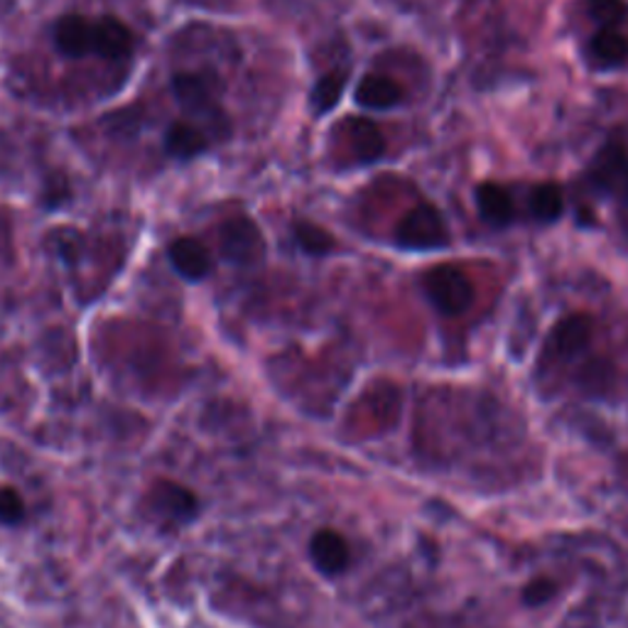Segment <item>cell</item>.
Masks as SVG:
<instances>
[{"label":"cell","instance_id":"cell-1","mask_svg":"<svg viewBox=\"0 0 628 628\" xmlns=\"http://www.w3.org/2000/svg\"><path fill=\"white\" fill-rule=\"evenodd\" d=\"M396 243L408 251H439L449 243L447 221L437 206L418 204L402 216L396 229Z\"/></svg>","mask_w":628,"mask_h":628},{"label":"cell","instance_id":"cell-2","mask_svg":"<svg viewBox=\"0 0 628 628\" xmlns=\"http://www.w3.org/2000/svg\"><path fill=\"white\" fill-rule=\"evenodd\" d=\"M172 92L186 113L200 116L212 125L226 123V116L216 101L219 76L212 72H180L172 76Z\"/></svg>","mask_w":628,"mask_h":628},{"label":"cell","instance_id":"cell-3","mask_svg":"<svg viewBox=\"0 0 628 628\" xmlns=\"http://www.w3.org/2000/svg\"><path fill=\"white\" fill-rule=\"evenodd\" d=\"M425 292L430 302L442 314H461L471 307L474 302V285L467 278V273L457 268V265H435L425 273Z\"/></svg>","mask_w":628,"mask_h":628},{"label":"cell","instance_id":"cell-4","mask_svg":"<svg viewBox=\"0 0 628 628\" xmlns=\"http://www.w3.org/2000/svg\"><path fill=\"white\" fill-rule=\"evenodd\" d=\"M221 255L233 265H255L265 255V239L258 224L249 216L229 219L219 231Z\"/></svg>","mask_w":628,"mask_h":628},{"label":"cell","instance_id":"cell-5","mask_svg":"<svg viewBox=\"0 0 628 628\" xmlns=\"http://www.w3.org/2000/svg\"><path fill=\"white\" fill-rule=\"evenodd\" d=\"M594 331V319L584 312L567 314L559 319L547 337V349L555 359H572L582 351Z\"/></svg>","mask_w":628,"mask_h":628},{"label":"cell","instance_id":"cell-6","mask_svg":"<svg viewBox=\"0 0 628 628\" xmlns=\"http://www.w3.org/2000/svg\"><path fill=\"white\" fill-rule=\"evenodd\" d=\"M310 557L314 567L319 569L324 577H337L347 572L351 563L349 543L341 533L331 528H322L310 540Z\"/></svg>","mask_w":628,"mask_h":628},{"label":"cell","instance_id":"cell-7","mask_svg":"<svg viewBox=\"0 0 628 628\" xmlns=\"http://www.w3.org/2000/svg\"><path fill=\"white\" fill-rule=\"evenodd\" d=\"M135 37L131 27L121 23L118 17L104 15L94 20V49L92 55H98L104 59H125L133 52Z\"/></svg>","mask_w":628,"mask_h":628},{"label":"cell","instance_id":"cell-8","mask_svg":"<svg viewBox=\"0 0 628 628\" xmlns=\"http://www.w3.org/2000/svg\"><path fill=\"white\" fill-rule=\"evenodd\" d=\"M55 45L64 57H86L94 49V20L84 15H64L55 25Z\"/></svg>","mask_w":628,"mask_h":628},{"label":"cell","instance_id":"cell-9","mask_svg":"<svg viewBox=\"0 0 628 628\" xmlns=\"http://www.w3.org/2000/svg\"><path fill=\"white\" fill-rule=\"evenodd\" d=\"M167 255H170L172 268L180 273L184 280H204L212 270L209 251H206L202 241L192 239V235H182V239L172 241L170 249H167Z\"/></svg>","mask_w":628,"mask_h":628},{"label":"cell","instance_id":"cell-10","mask_svg":"<svg viewBox=\"0 0 628 628\" xmlns=\"http://www.w3.org/2000/svg\"><path fill=\"white\" fill-rule=\"evenodd\" d=\"M628 170V153L621 143H606L602 150L594 155V162L589 167V177L599 190H616L624 184Z\"/></svg>","mask_w":628,"mask_h":628},{"label":"cell","instance_id":"cell-11","mask_svg":"<svg viewBox=\"0 0 628 628\" xmlns=\"http://www.w3.org/2000/svg\"><path fill=\"white\" fill-rule=\"evenodd\" d=\"M150 504L157 514H165L172 520H190L196 514V496L172 481H157L150 491Z\"/></svg>","mask_w":628,"mask_h":628},{"label":"cell","instance_id":"cell-12","mask_svg":"<svg viewBox=\"0 0 628 628\" xmlns=\"http://www.w3.org/2000/svg\"><path fill=\"white\" fill-rule=\"evenodd\" d=\"M347 135L353 155L361 162H376L378 157L386 153V141H383L381 128L371 121V118L351 116L347 121Z\"/></svg>","mask_w":628,"mask_h":628},{"label":"cell","instance_id":"cell-13","mask_svg":"<svg viewBox=\"0 0 628 628\" xmlns=\"http://www.w3.org/2000/svg\"><path fill=\"white\" fill-rule=\"evenodd\" d=\"M402 98L400 86L383 74H366L357 86V104L371 111H386Z\"/></svg>","mask_w":628,"mask_h":628},{"label":"cell","instance_id":"cell-14","mask_svg":"<svg viewBox=\"0 0 628 628\" xmlns=\"http://www.w3.org/2000/svg\"><path fill=\"white\" fill-rule=\"evenodd\" d=\"M476 206L481 219L488 221L491 226H506L514 221V200L506 186L494 184V182H484L476 186Z\"/></svg>","mask_w":628,"mask_h":628},{"label":"cell","instance_id":"cell-15","mask_svg":"<svg viewBox=\"0 0 628 628\" xmlns=\"http://www.w3.org/2000/svg\"><path fill=\"white\" fill-rule=\"evenodd\" d=\"M209 147V137H206L200 128L184 121H174L165 133V150L167 155L177 157V160H192V157L202 155Z\"/></svg>","mask_w":628,"mask_h":628},{"label":"cell","instance_id":"cell-16","mask_svg":"<svg viewBox=\"0 0 628 628\" xmlns=\"http://www.w3.org/2000/svg\"><path fill=\"white\" fill-rule=\"evenodd\" d=\"M589 57L602 69L624 64L628 57V37L618 33L616 27H602L589 43Z\"/></svg>","mask_w":628,"mask_h":628},{"label":"cell","instance_id":"cell-17","mask_svg":"<svg viewBox=\"0 0 628 628\" xmlns=\"http://www.w3.org/2000/svg\"><path fill=\"white\" fill-rule=\"evenodd\" d=\"M528 204H530V214H533L538 221L553 224L559 219V216H563V209H565L563 190H559L555 182L538 184L533 186V192H530Z\"/></svg>","mask_w":628,"mask_h":628},{"label":"cell","instance_id":"cell-18","mask_svg":"<svg viewBox=\"0 0 628 628\" xmlns=\"http://www.w3.org/2000/svg\"><path fill=\"white\" fill-rule=\"evenodd\" d=\"M343 86H347V76L341 72H329L324 74L317 84H314L312 94H310V104L312 111L317 116L329 113L334 106L339 104V98L343 94Z\"/></svg>","mask_w":628,"mask_h":628},{"label":"cell","instance_id":"cell-19","mask_svg":"<svg viewBox=\"0 0 628 628\" xmlns=\"http://www.w3.org/2000/svg\"><path fill=\"white\" fill-rule=\"evenodd\" d=\"M294 241L310 255H327L334 251V235L312 221L294 224Z\"/></svg>","mask_w":628,"mask_h":628},{"label":"cell","instance_id":"cell-20","mask_svg":"<svg viewBox=\"0 0 628 628\" xmlns=\"http://www.w3.org/2000/svg\"><path fill=\"white\" fill-rule=\"evenodd\" d=\"M614 383V366L606 359H589L582 371H579V386L592 392V396H602Z\"/></svg>","mask_w":628,"mask_h":628},{"label":"cell","instance_id":"cell-21","mask_svg":"<svg viewBox=\"0 0 628 628\" xmlns=\"http://www.w3.org/2000/svg\"><path fill=\"white\" fill-rule=\"evenodd\" d=\"M584 10L599 27H618L628 15V3L626 0H584Z\"/></svg>","mask_w":628,"mask_h":628},{"label":"cell","instance_id":"cell-22","mask_svg":"<svg viewBox=\"0 0 628 628\" xmlns=\"http://www.w3.org/2000/svg\"><path fill=\"white\" fill-rule=\"evenodd\" d=\"M557 594V582L550 577H535L533 582H528L523 587V604L530 608H538V606H545L547 602H553Z\"/></svg>","mask_w":628,"mask_h":628},{"label":"cell","instance_id":"cell-23","mask_svg":"<svg viewBox=\"0 0 628 628\" xmlns=\"http://www.w3.org/2000/svg\"><path fill=\"white\" fill-rule=\"evenodd\" d=\"M25 518V504L23 496L17 494L15 488H0V523L5 526H15L20 520Z\"/></svg>","mask_w":628,"mask_h":628},{"label":"cell","instance_id":"cell-24","mask_svg":"<svg viewBox=\"0 0 628 628\" xmlns=\"http://www.w3.org/2000/svg\"><path fill=\"white\" fill-rule=\"evenodd\" d=\"M624 190L628 192V170H626V177H624Z\"/></svg>","mask_w":628,"mask_h":628}]
</instances>
